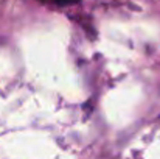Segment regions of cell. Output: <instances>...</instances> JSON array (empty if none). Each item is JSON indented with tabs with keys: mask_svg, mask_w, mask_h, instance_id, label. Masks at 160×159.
<instances>
[{
	"mask_svg": "<svg viewBox=\"0 0 160 159\" xmlns=\"http://www.w3.org/2000/svg\"><path fill=\"white\" fill-rule=\"evenodd\" d=\"M59 6H65V5H73V3H76L78 0H54Z\"/></svg>",
	"mask_w": 160,
	"mask_h": 159,
	"instance_id": "cell-1",
	"label": "cell"
}]
</instances>
